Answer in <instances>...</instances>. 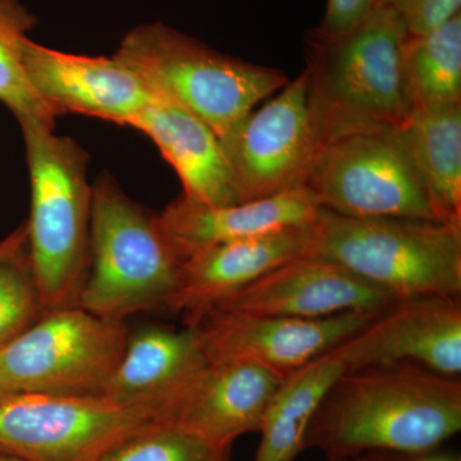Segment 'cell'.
Instances as JSON below:
<instances>
[{
    "label": "cell",
    "mask_w": 461,
    "mask_h": 461,
    "mask_svg": "<svg viewBox=\"0 0 461 461\" xmlns=\"http://www.w3.org/2000/svg\"><path fill=\"white\" fill-rule=\"evenodd\" d=\"M461 429V381L411 363L346 371L315 412L305 448L330 461L432 453Z\"/></svg>",
    "instance_id": "6da1fadb"
},
{
    "label": "cell",
    "mask_w": 461,
    "mask_h": 461,
    "mask_svg": "<svg viewBox=\"0 0 461 461\" xmlns=\"http://www.w3.org/2000/svg\"><path fill=\"white\" fill-rule=\"evenodd\" d=\"M409 32L395 12L378 5L338 33L320 27L304 36L309 96L324 142L378 127H405L412 114L403 76Z\"/></svg>",
    "instance_id": "7a4b0ae2"
},
{
    "label": "cell",
    "mask_w": 461,
    "mask_h": 461,
    "mask_svg": "<svg viewBox=\"0 0 461 461\" xmlns=\"http://www.w3.org/2000/svg\"><path fill=\"white\" fill-rule=\"evenodd\" d=\"M32 184L27 257L44 311L76 305L90 266L89 156L51 127L20 123Z\"/></svg>",
    "instance_id": "3957f363"
},
{
    "label": "cell",
    "mask_w": 461,
    "mask_h": 461,
    "mask_svg": "<svg viewBox=\"0 0 461 461\" xmlns=\"http://www.w3.org/2000/svg\"><path fill=\"white\" fill-rule=\"evenodd\" d=\"M114 56L157 96L203 121L220 141L288 83L281 69L227 56L162 23L135 27Z\"/></svg>",
    "instance_id": "277c9868"
},
{
    "label": "cell",
    "mask_w": 461,
    "mask_h": 461,
    "mask_svg": "<svg viewBox=\"0 0 461 461\" xmlns=\"http://www.w3.org/2000/svg\"><path fill=\"white\" fill-rule=\"evenodd\" d=\"M309 256L338 263L396 299L461 296V227L454 224L351 218L321 208Z\"/></svg>",
    "instance_id": "5b68a950"
},
{
    "label": "cell",
    "mask_w": 461,
    "mask_h": 461,
    "mask_svg": "<svg viewBox=\"0 0 461 461\" xmlns=\"http://www.w3.org/2000/svg\"><path fill=\"white\" fill-rule=\"evenodd\" d=\"M182 260L158 215L130 199L109 173L93 186L90 273L76 305L109 320L167 306Z\"/></svg>",
    "instance_id": "8992f818"
},
{
    "label": "cell",
    "mask_w": 461,
    "mask_h": 461,
    "mask_svg": "<svg viewBox=\"0 0 461 461\" xmlns=\"http://www.w3.org/2000/svg\"><path fill=\"white\" fill-rule=\"evenodd\" d=\"M318 205L351 218L437 220L408 127H378L324 142L305 184Z\"/></svg>",
    "instance_id": "52a82bcc"
},
{
    "label": "cell",
    "mask_w": 461,
    "mask_h": 461,
    "mask_svg": "<svg viewBox=\"0 0 461 461\" xmlns=\"http://www.w3.org/2000/svg\"><path fill=\"white\" fill-rule=\"evenodd\" d=\"M129 336L124 321L99 317L78 305L44 312L0 348V387L103 397Z\"/></svg>",
    "instance_id": "ba28073f"
},
{
    "label": "cell",
    "mask_w": 461,
    "mask_h": 461,
    "mask_svg": "<svg viewBox=\"0 0 461 461\" xmlns=\"http://www.w3.org/2000/svg\"><path fill=\"white\" fill-rule=\"evenodd\" d=\"M102 396L0 393V454L27 461H99L153 421Z\"/></svg>",
    "instance_id": "9c48e42d"
},
{
    "label": "cell",
    "mask_w": 461,
    "mask_h": 461,
    "mask_svg": "<svg viewBox=\"0 0 461 461\" xmlns=\"http://www.w3.org/2000/svg\"><path fill=\"white\" fill-rule=\"evenodd\" d=\"M239 203L305 187L324 145L305 71L221 141Z\"/></svg>",
    "instance_id": "30bf717a"
},
{
    "label": "cell",
    "mask_w": 461,
    "mask_h": 461,
    "mask_svg": "<svg viewBox=\"0 0 461 461\" xmlns=\"http://www.w3.org/2000/svg\"><path fill=\"white\" fill-rule=\"evenodd\" d=\"M332 353L348 371L411 363L448 377H460V299L396 300L332 348Z\"/></svg>",
    "instance_id": "8fae6325"
},
{
    "label": "cell",
    "mask_w": 461,
    "mask_h": 461,
    "mask_svg": "<svg viewBox=\"0 0 461 461\" xmlns=\"http://www.w3.org/2000/svg\"><path fill=\"white\" fill-rule=\"evenodd\" d=\"M377 313L348 312L317 320L208 313L187 326L198 330L208 362L245 360L286 375L342 344Z\"/></svg>",
    "instance_id": "7c38bea8"
},
{
    "label": "cell",
    "mask_w": 461,
    "mask_h": 461,
    "mask_svg": "<svg viewBox=\"0 0 461 461\" xmlns=\"http://www.w3.org/2000/svg\"><path fill=\"white\" fill-rule=\"evenodd\" d=\"M396 300L393 294L357 277L338 263L305 256L267 273L208 313L317 320L348 312L377 313Z\"/></svg>",
    "instance_id": "4fadbf2b"
},
{
    "label": "cell",
    "mask_w": 461,
    "mask_h": 461,
    "mask_svg": "<svg viewBox=\"0 0 461 461\" xmlns=\"http://www.w3.org/2000/svg\"><path fill=\"white\" fill-rule=\"evenodd\" d=\"M27 77L54 114L74 113L129 126L156 99L140 76L117 57L65 53L27 39Z\"/></svg>",
    "instance_id": "5bb4252c"
},
{
    "label": "cell",
    "mask_w": 461,
    "mask_h": 461,
    "mask_svg": "<svg viewBox=\"0 0 461 461\" xmlns=\"http://www.w3.org/2000/svg\"><path fill=\"white\" fill-rule=\"evenodd\" d=\"M285 375L245 360L208 366L159 412L209 444L232 447L240 436L259 433Z\"/></svg>",
    "instance_id": "9a60e30c"
},
{
    "label": "cell",
    "mask_w": 461,
    "mask_h": 461,
    "mask_svg": "<svg viewBox=\"0 0 461 461\" xmlns=\"http://www.w3.org/2000/svg\"><path fill=\"white\" fill-rule=\"evenodd\" d=\"M312 222L193 254L182 262L177 287L166 308L184 314L186 324L194 323L224 299L282 264L309 256Z\"/></svg>",
    "instance_id": "2e32d148"
},
{
    "label": "cell",
    "mask_w": 461,
    "mask_h": 461,
    "mask_svg": "<svg viewBox=\"0 0 461 461\" xmlns=\"http://www.w3.org/2000/svg\"><path fill=\"white\" fill-rule=\"evenodd\" d=\"M320 211L313 194L306 187L229 205H208L181 195L158 214V222L184 262L215 245L311 223Z\"/></svg>",
    "instance_id": "e0dca14e"
},
{
    "label": "cell",
    "mask_w": 461,
    "mask_h": 461,
    "mask_svg": "<svg viewBox=\"0 0 461 461\" xmlns=\"http://www.w3.org/2000/svg\"><path fill=\"white\" fill-rule=\"evenodd\" d=\"M198 330L145 327L129 336L126 348L103 397L140 408L154 420L208 366Z\"/></svg>",
    "instance_id": "ac0fdd59"
},
{
    "label": "cell",
    "mask_w": 461,
    "mask_h": 461,
    "mask_svg": "<svg viewBox=\"0 0 461 461\" xmlns=\"http://www.w3.org/2000/svg\"><path fill=\"white\" fill-rule=\"evenodd\" d=\"M130 127L147 135L180 177L187 199L208 205L238 204L222 145L198 117L157 96Z\"/></svg>",
    "instance_id": "d6986e66"
},
{
    "label": "cell",
    "mask_w": 461,
    "mask_h": 461,
    "mask_svg": "<svg viewBox=\"0 0 461 461\" xmlns=\"http://www.w3.org/2000/svg\"><path fill=\"white\" fill-rule=\"evenodd\" d=\"M346 371L330 350L287 373L264 417L254 461H295L321 402Z\"/></svg>",
    "instance_id": "ffe728a7"
},
{
    "label": "cell",
    "mask_w": 461,
    "mask_h": 461,
    "mask_svg": "<svg viewBox=\"0 0 461 461\" xmlns=\"http://www.w3.org/2000/svg\"><path fill=\"white\" fill-rule=\"evenodd\" d=\"M406 127L437 220L461 227V105L414 112Z\"/></svg>",
    "instance_id": "44dd1931"
},
{
    "label": "cell",
    "mask_w": 461,
    "mask_h": 461,
    "mask_svg": "<svg viewBox=\"0 0 461 461\" xmlns=\"http://www.w3.org/2000/svg\"><path fill=\"white\" fill-rule=\"evenodd\" d=\"M402 66L412 113L461 105V14L424 35H409Z\"/></svg>",
    "instance_id": "7402d4cb"
},
{
    "label": "cell",
    "mask_w": 461,
    "mask_h": 461,
    "mask_svg": "<svg viewBox=\"0 0 461 461\" xmlns=\"http://www.w3.org/2000/svg\"><path fill=\"white\" fill-rule=\"evenodd\" d=\"M36 17L21 0H0V103L18 123L56 126L57 115L39 98L27 77L23 47Z\"/></svg>",
    "instance_id": "603a6c76"
},
{
    "label": "cell",
    "mask_w": 461,
    "mask_h": 461,
    "mask_svg": "<svg viewBox=\"0 0 461 461\" xmlns=\"http://www.w3.org/2000/svg\"><path fill=\"white\" fill-rule=\"evenodd\" d=\"M230 448L209 444L166 420H153L113 446L99 461H230Z\"/></svg>",
    "instance_id": "cb8c5ba5"
},
{
    "label": "cell",
    "mask_w": 461,
    "mask_h": 461,
    "mask_svg": "<svg viewBox=\"0 0 461 461\" xmlns=\"http://www.w3.org/2000/svg\"><path fill=\"white\" fill-rule=\"evenodd\" d=\"M44 312L26 245L0 256V348L23 335Z\"/></svg>",
    "instance_id": "d4e9b609"
},
{
    "label": "cell",
    "mask_w": 461,
    "mask_h": 461,
    "mask_svg": "<svg viewBox=\"0 0 461 461\" xmlns=\"http://www.w3.org/2000/svg\"><path fill=\"white\" fill-rule=\"evenodd\" d=\"M395 12L409 35H424L461 14V0H378Z\"/></svg>",
    "instance_id": "484cf974"
},
{
    "label": "cell",
    "mask_w": 461,
    "mask_h": 461,
    "mask_svg": "<svg viewBox=\"0 0 461 461\" xmlns=\"http://www.w3.org/2000/svg\"><path fill=\"white\" fill-rule=\"evenodd\" d=\"M377 5L378 0H327L326 12L318 27L330 33L346 32L368 16Z\"/></svg>",
    "instance_id": "4316f807"
},
{
    "label": "cell",
    "mask_w": 461,
    "mask_h": 461,
    "mask_svg": "<svg viewBox=\"0 0 461 461\" xmlns=\"http://www.w3.org/2000/svg\"><path fill=\"white\" fill-rule=\"evenodd\" d=\"M27 242V226L26 223L18 227L16 230L8 235L7 238L0 241V256L11 253V251L17 250L25 247Z\"/></svg>",
    "instance_id": "83f0119b"
},
{
    "label": "cell",
    "mask_w": 461,
    "mask_h": 461,
    "mask_svg": "<svg viewBox=\"0 0 461 461\" xmlns=\"http://www.w3.org/2000/svg\"><path fill=\"white\" fill-rule=\"evenodd\" d=\"M393 461H460L456 457L430 456L429 454L414 455V456H400L393 455Z\"/></svg>",
    "instance_id": "f1b7e54d"
},
{
    "label": "cell",
    "mask_w": 461,
    "mask_h": 461,
    "mask_svg": "<svg viewBox=\"0 0 461 461\" xmlns=\"http://www.w3.org/2000/svg\"><path fill=\"white\" fill-rule=\"evenodd\" d=\"M366 461H393V455H387V454L366 455Z\"/></svg>",
    "instance_id": "f546056e"
},
{
    "label": "cell",
    "mask_w": 461,
    "mask_h": 461,
    "mask_svg": "<svg viewBox=\"0 0 461 461\" xmlns=\"http://www.w3.org/2000/svg\"><path fill=\"white\" fill-rule=\"evenodd\" d=\"M0 461H27L20 457L11 456V455L0 454Z\"/></svg>",
    "instance_id": "4dcf8cb0"
},
{
    "label": "cell",
    "mask_w": 461,
    "mask_h": 461,
    "mask_svg": "<svg viewBox=\"0 0 461 461\" xmlns=\"http://www.w3.org/2000/svg\"><path fill=\"white\" fill-rule=\"evenodd\" d=\"M366 456L357 457V459H351V460H345V461H366Z\"/></svg>",
    "instance_id": "1f68e13d"
},
{
    "label": "cell",
    "mask_w": 461,
    "mask_h": 461,
    "mask_svg": "<svg viewBox=\"0 0 461 461\" xmlns=\"http://www.w3.org/2000/svg\"><path fill=\"white\" fill-rule=\"evenodd\" d=\"M5 391H7V390H5V388L0 387V393H5Z\"/></svg>",
    "instance_id": "d6a6232c"
}]
</instances>
